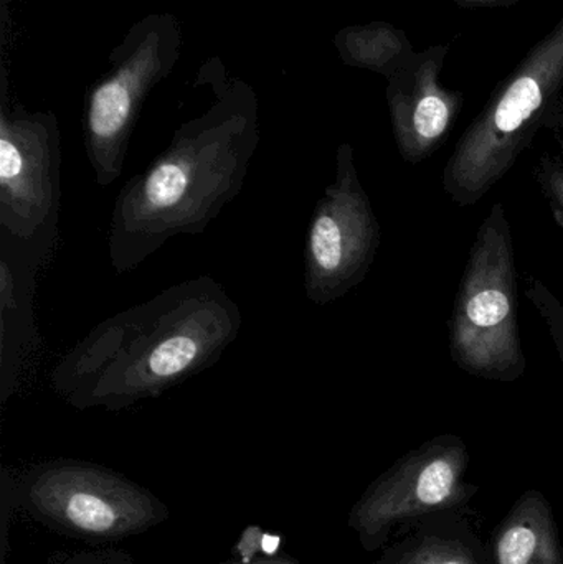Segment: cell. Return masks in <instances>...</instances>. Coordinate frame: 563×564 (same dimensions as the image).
I'll use <instances>...</instances> for the list:
<instances>
[{
    "label": "cell",
    "mask_w": 563,
    "mask_h": 564,
    "mask_svg": "<svg viewBox=\"0 0 563 564\" xmlns=\"http://www.w3.org/2000/svg\"><path fill=\"white\" fill-rule=\"evenodd\" d=\"M380 247V225L360 184L354 149L340 144L336 177L314 207L304 240V291L313 304L344 297L364 281Z\"/></svg>",
    "instance_id": "cell-9"
},
{
    "label": "cell",
    "mask_w": 563,
    "mask_h": 564,
    "mask_svg": "<svg viewBox=\"0 0 563 564\" xmlns=\"http://www.w3.org/2000/svg\"><path fill=\"white\" fill-rule=\"evenodd\" d=\"M450 45L413 53L389 78L387 102L400 155L410 164L435 154L463 108V95L442 85Z\"/></svg>",
    "instance_id": "cell-10"
},
{
    "label": "cell",
    "mask_w": 563,
    "mask_h": 564,
    "mask_svg": "<svg viewBox=\"0 0 563 564\" xmlns=\"http://www.w3.org/2000/svg\"><path fill=\"white\" fill-rule=\"evenodd\" d=\"M258 142L257 99L247 86L228 89L182 124L116 197L108 231L112 270L129 273L172 238L204 234L240 195Z\"/></svg>",
    "instance_id": "cell-2"
},
{
    "label": "cell",
    "mask_w": 563,
    "mask_h": 564,
    "mask_svg": "<svg viewBox=\"0 0 563 564\" xmlns=\"http://www.w3.org/2000/svg\"><path fill=\"white\" fill-rule=\"evenodd\" d=\"M178 46L181 32L174 17H149L129 33L118 50V62L89 89L85 149L101 187L121 177L139 111L149 93L171 72Z\"/></svg>",
    "instance_id": "cell-8"
},
{
    "label": "cell",
    "mask_w": 563,
    "mask_h": 564,
    "mask_svg": "<svg viewBox=\"0 0 563 564\" xmlns=\"http://www.w3.org/2000/svg\"><path fill=\"white\" fill-rule=\"evenodd\" d=\"M488 564H563L554 509L541 490L522 494L486 542Z\"/></svg>",
    "instance_id": "cell-12"
},
{
    "label": "cell",
    "mask_w": 563,
    "mask_h": 564,
    "mask_svg": "<svg viewBox=\"0 0 563 564\" xmlns=\"http://www.w3.org/2000/svg\"><path fill=\"white\" fill-rule=\"evenodd\" d=\"M466 509L426 517L383 549L380 564H488L478 522Z\"/></svg>",
    "instance_id": "cell-11"
},
{
    "label": "cell",
    "mask_w": 563,
    "mask_h": 564,
    "mask_svg": "<svg viewBox=\"0 0 563 564\" xmlns=\"http://www.w3.org/2000/svg\"><path fill=\"white\" fill-rule=\"evenodd\" d=\"M340 58L349 66L392 78L415 53L405 30L389 22H372L340 30L336 40Z\"/></svg>",
    "instance_id": "cell-13"
},
{
    "label": "cell",
    "mask_w": 563,
    "mask_h": 564,
    "mask_svg": "<svg viewBox=\"0 0 563 564\" xmlns=\"http://www.w3.org/2000/svg\"><path fill=\"white\" fill-rule=\"evenodd\" d=\"M469 463L468 447L455 434L433 437L400 457L350 509L349 527L362 549L379 552L420 520L469 507L479 492L466 480Z\"/></svg>",
    "instance_id": "cell-7"
},
{
    "label": "cell",
    "mask_w": 563,
    "mask_h": 564,
    "mask_svg": "<svg viewBox=\"0 0 563 564\" xmlns=\"http://www.w3.org/2000/svg\"><path fill=\"white\" fill-rule=\"evenodd\" d=\"M55 564H132L129 555L124 552H79L66 558L56 560Z\"/></svg>",
    "instance_id": "cell-15"
},
{
    "label": "cell",
    "mask_w": 563,
    "mask_h": 564,
    "mask_svg": "<svg viewBox=\"0 0 563 564\" xmlns=\"http://www.w3.org/2000/svg\"><path fill=\"white\" fill-rule=\"evenodd\" d=\"M373 564H380V563H379V562H376V563H373Z\"/></svg>",
    "instance_id": "cell-18"
},
{
    "label": "cell",
    "mask_w": 563,
    "mask_h": 564,
    "mask_svg": "<svg viewBox=\"0 0 563 564\" xmlns=\"http://www.w3.org/2000/svg\"><path fill=\"white\" fill-rule=\"evenodd\" d=\"M241 324L220 282L182 281L95 325L59 358L50 381L75 410H128L214 367Z\"/></svg>",
    "instance_id": "cell-1"
},
{
    "label": "cell",
    "mask_w": 563,
    "mask_h": 564,
    "mask_svg": "<svg viewBox=\"0 0 563 564\" xmlns=\"http://www.w3.org/2000/svg\"><path fill=\"white\" fill-rule=\"evenodd\" d=\"M10 482L13 500L33 519L85 542H121L169 517L167 507L148 489L86 460L36 464Z\"/></svg>",
    "instance_id": "cell-6"
},
{
    "label": "cell",
    "mask_w": 563,
    "mask_h": 564,
    "mask_svg": "<svg viewBox=\"0 0 563 564\" xmlns=\"http://www.w3.org/2000/svg\"><path fill=\"white\" fill-rule=\"evenodd\" d=\"M518 322L511 225L496 204L476 235L453 305L450 350L456 367L505 383L524 377Z\"/></svg>",
    "instance_id": "cell-4"
},
{
    "label": "cell",
    "mask_w": 563,
    "mask_h": 564,
    "mask_svg": "<svg viewBox=\"0 0 563 564\" xmlns=\"http://www.w3.org/2000/svg\"><path fill=\"white\" fill-rule=\"evenodd\" d=\"M224 564H300L296 560L286 555H253L241 560H234Z\"/></svg>",
    "instance_id": "cell-16"
},
{
    "label": "cell",
    "mask_w": 563,
    "mask_h": 564,
    "mask_svg": "<svg viewBox=\"0 0 563 564\" xmlns=\"http://www.w3.org/2000/svg\"><path fill=\"white\" fill-rule=\"evenodd\" d=\"M563 89V17L498 86L443 172L458 207L478 204L511 171Z\"/></svg>",
    "instance_id": "cell-3"
},
{
    "label": "cell",
    "mask_w": 563,
    "mask_h": 564,
    "mask_svg": "<svg viewBox=\"0 0 563 564\" xmlns=\"http://www.w3.org/2000/svg\"><path fill=\"white\" fill-rule=\"evenodd\" d=\"M62 149L52 112L0 111V263L39 274L58 241Z\"/></svg>",
    "instance_id": "cell-5"
},
{
    "label": "cell",
    "mask_w": 563,
    "mask_h": 564,
    "mask_svg": "<svg viewBox=\"0 0 563 564\" xmlns=\"http://www.w3.org/2000/svg\"><path fill=\"white\" fill-rule=\"evenodd\" d=\"M452 2L462 3V6L473 7H511L524 0H452Z\"/></svg>",
    "instance_id": "cell-17"
},
{
    "label": "cell",
    "mask_w": 563,
    "mask_h": 564,
    "mask_svg": "<svg viewBox=\"0 0 563 564\" xmlns=\"http://www.w3.org/2000/svg\"><path fill=\"white\" fill-rule=\"evenodd\" d=\"M539 181L552 205L563 215V169L555 162L544 161L539 167Z\"/></svg>",
    "instance_id": "cell-14"
}]
</instances>
